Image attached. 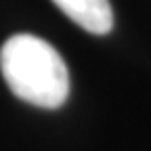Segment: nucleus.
I'll return each mask as SVG.
<instances>
[{
  "label": "nucleus",
  "instance_id": "2",
  "mask_svg": "<svg viewBox=\"0 0 151 151\" xmlns=\"http://www.w3.org/2000/svg\"><path fill=\"white\" fill-rule=\"evenodd\" d=\"M73 23L90 34H107L113 27L109 0H52Z\"/></svg>",
  "mask_w": 151,
  "mask_h": 151
},
{
  "label": "nucleus",
  "instance_id": "1",
  "mask_svg": "<svg viewBox=\"0 0 151 151\" xmlns=\"http://www.w3.org/2000/svg\"><path fill=\"white\" fill-rule=\"evenodd\" d=\"M0 71L21 101L57 109L69 97V71L63 57L34 34H15L0 48Z\"/></svg>",
  "mask_w": 151,
  "mask_h": 151
}]
</instances>
